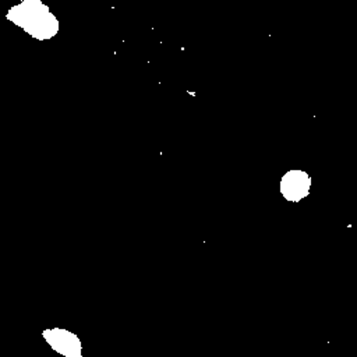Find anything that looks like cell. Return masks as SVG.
Wrapping results in <instances>:
<instances>
[{
    "label": "cell",
    "mask_w": 357,
    "mask_h": 357,
    "mask_svg": "<svg viewBox=\"0 0 357 357\" xmlns=\"http://www.w3.org/2000/svg\"><path fill=\"white\" fill-rule=\"evenodd\" d=\"M7 18L38 40H47L59 32V21L46 11H10Z\"/></svg>",
    "instance_id": "obj_1"
},
{
    "label": "cell",
    "mask_w": 357,
    "mask_h": 357,
    "mask_svg": "<svg viewBox=\"0 0 357 357\" xmlns=\"http://www.w3.org/2000/svg\"><path fill=\"white\" fill-rule=\"evenodd\" d=\"M42 339L47 346L63 357H82V342L77 333L60 328H45L42 331Z\"/></svg>",
    "instance_id": "obj_3"
},
{
    "label": "cell",
    "mask_w": 357,
    "mask_h": 357,
    "mask_svg": "<svg viewBox=\"0 0 357 357\" xmlns=\"http://www.w3.org/2000/svg\"><path fill=\"white\" fill-rule=\"evenodd\" d=\"M312 178L303 169H289L279 178V194L289 202L298 204L311 192Z\"/></svg>",
    "instance_id": "obj_2"
}]
</instances>
